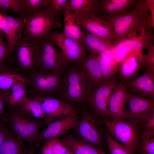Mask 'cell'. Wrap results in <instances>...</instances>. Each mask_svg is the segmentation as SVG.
Masks as SVG:
<instances>
[{"mask_svg": "<svg viewBox=\"0 0 154 154\" xmlns=\"http://www.w3.org/2000/svg\"><path fill=\"white\" fill-rule=\"evenodd\" d=\"M154 0H136L128 13L108 20L118 41L136 37L143 33L150 25V10Z\"/></svg>", "mask_w": 154, "mask_h": 154, "instance_id": "obj_1", "label": "cell"}, {"mask_svg": "<svg viewBox=\"0 0 154 154\" xmlns=\"http://www.w3.org/2000/svg\"><path fill=\"white\" fill-rule=\"evenodd\" d=\"M98 116L95 112L94 114L86 111L82 112L73 129L76 138L101 150L104 135L102 120Z\"/></svg>", "mask_w": 154, "mask_h": 154, "instance_id": "obj_2", "label": "cell"}, {"mask_svg": "<svg viewBox=\"0 0 154 154\" xmlns=\"http://www.w3.org/2000/svg\"><path fill=\"white\" fill-rule=\"evenodd\" d=\"M58 19L49 10L44 7L27 18L23 35L40 41L53 29L62 28V24Z\"/></svg>", "mask_w": 154, "mask_h": 154, "instance_id": "obj_3", "label": "cell"}, {"mask_svg": "<svg viewBox=\"0 0 154 154\" xmlns=\"http://www.w3.org/2000/svg\"><path fill=\"white\" fill-rule=\"evenodd\" d=\"M70 69L60 84L59 88L64 101L71 104L83 102L88 95L84 73L81 66Z\"/></svg>", "mask_w": 154, "mask_h": 154, "instance_id": "obj_4", "label": "cell"}, {"mask_svg": "<svg viewBox=\"0 0 154 154\" xmlns=\"http://www.w3.org/2000/svg\"><path fill=\"white\" fill-rule=\"evenodd\" d=\"M60 74L36 70L29 78L30 88L27 96L30 98L54 97L60 83Z\"/></svg>", "mask_w": 154, "mask_h": 154, "instance_id": "obj_5", "label": "cell"}, {"mask_svg": "<svg viewBox=\"0 0 154 154\" xmlns=\"http://www.w3.org/2000/svg\"><path fill=\"white\" fill-rule=\"evenodd\" d=\"M113 137L132 153L137 150L140 132L138 124L129 122L121 118L102 120Z\"/></svg>", "mask_w": 154, "mask_h": 154, "instance_id": "obj_6", "label": "cell"}, {"mask_svg": "<svg viewBox=\"0 0 154 154\" xmlns=\"http://www.w3.org/2000/svg\"><path fill=\"white\" fill-rule=\"evenodd\" d=\"M46 37L54 43L66 64L70 63L80 64L87 56L86 50L81 42L67 37L63 33L52 31Z\"/></svg>", "mask_w": 154, "mask_h": 154, "instance_id": "obj_7", "label": "cell"}, {"mask_svg": "<svg viewBox=\"0 0 154 154\" xmlns=\"http://www.w3.org/2000/svg\"><path fill=\"white\" fill-rule=\"evenodd\" d=\"M66 64L51 40L46 37L40 41L36 55L37 70L60 74Z\"/></svg>", "mask_w": 154, "mask_h": 154, "instance_id": "obj_8", "label": "cell"}, {"mask_svg": "<svg viewBox=\"0 0 154 154\" xmlns=\"http://www.w3.org/2000/svg\"><path fill=\"white\" fill-rule=\"evenodd\" d=\"M40 41L23 35L13 51L15 60L19 69L28 78L37 70L36 55Z\"/></svg>", "mask_w": 154, "mask_h": 154, "instance_id": "obj_9", "label": "cell"}, {"mask_svg": "<svg viewBox=\"0 0 154 154\" xmlns=\"http://www.w3.org/2000/svg\"><path fill=\"white\" fill-rule=\"evenodd\" d=\"M114 76L107 80L88 96L86 100L94 112L104 120H110V98L116 82Z\"/></svg>", "mask_w": 154, "mask_h": 154, "instance_id": "obj_10", "label": "cell"}, {"mask_svg": "<svg viewBox=\"0 0 154 154\" xmlns=\"http://www.w3.org/2000/svg\"><path fill=\"white\" fill-rule=\"evenodd\" d=\"M79 118L78 113L68 115L48 125L46 129L39 133L35 140L34 146L38 148L43 141L63 135L76 125Z\"/></svg>", "mask_w": 154, "mask_h": 154, "instance_id": "obj_11", "label": "cell"}, {"mask_svg": "<svg viewBox=\"0 0 154 154\" xmlns=\"http://www.w3.org/2000/svg\"><path fill=\"white\" fill-rule=\"evenodd\" d=\"M141 76L124 82L128 92L154 101V66L144 68Z\"/></svg>", "mask_w": 154, "mask_h": 154, "instance_id": "obj_12", "label": "cell"}, {"mask_svg": "<svg viewBox=\"0 0 154 154\" xmlns=\"http://www.w3.org/2000/svg\"><path fill=\"white\" fill-rule=\"evenodd\" d=\"M45 116L47 125L68 115L77 113L71 104L54 97L38 98Z\"/></svg>", "mask_w": 154, "mask_h": 154, "instance_id": "obj_13", "label": "cell"}, {"mask_svg": "<svg viewBox=\"0 0 154 154\" xmlns=\"http://www.w3.org/2000/svg\"><path fill=\"white\" fill-rule=\"evenodd\" d=\"M128 112L125 120L138 124L146 116L154 112V101L139 96L128 92Z\"/></svg>", "mask_w": 154, "mask_h": 154, "instance_id": "obj_14", "label": "cell"}, {"mask_svg": "<svg viewBox=\"0 0 154 154\" xmlns=\"http://www.w3.org/2000/svg\"><path fill=\"white\" fill-rule=\"evenodd\" d=\"M79 64L84 73L89 95L106 81L97 54L90 52L83 62Z\"/></svg>", "mask_w": 154, "mask_h": 154, "instance_id": "obj_15", "label": "cell"}, {"mask_svg": "<svg viewBox=\"0 0 154 154\" xmlns=\"http://www.w3.org/2000/svg\"><path fill=\"white\" fill-rule=\"evenodd\" d=\"M79 18L85 31L110 42L115 46L118 42L107 20L96 15L86 18Z\"/></svg>", "mask_w": 154, "mask_h": 154, "instance_id": "obj_16", "label": "cell"}, {"mask_svg": "<svg viewBox=\"0 0 154 154\" xmlns=\"http://www.w3.org/2000/svg\"><path fill=\"white\" fill-rule=\"evenodd\" d=\"M4 19L2 26L11 54L21 39L25 28L27 18H15L3 13Z\"/></svg>", "mask_w": 154, "mask_h": 154, "instance_id": "obj_17", "label": "cell"}, {"mask_svg": "<svg viewBox=\"0 0 154 154\" xmlns=\"http://www.w3.org/2000/svg\"><path fill=\"white\" fill-rule=\"evenodd\" d=\"M128 91L123 81L116 82L111 95L108 104L109 113L111 117L125 120L127 116Z\"/></svg>", "mask_w": 154, "mask_h": 154, "instance_id": "obj_18", "label": "cell"}, {"mask_svg": "<svg viewBox=\"0 0 154 154\" xmlns=\"http://www.w3.org/2000/svg\"><path fill=\"white\" fill-rule=\"evenodd\" d=\"M136 0H101L96 15L106 20L112 19L127 13L133 9Z\"/></svg>", "mask_w": 154, "mask_h": 154, "instance_id": "obj_19", "label": "cell"}, {"mask_svg": "<svg viewBox=\"0 0 154 154\" xmlns=\"http://www.w3.org/2000/svg\"><path fill=\"white\" fill-rule=\"evenodd\" d=\"M26 115L19 108H7L5 117L2 121L18 139L28 143L25 122Z\"/></svg>", "mask_w": 154, "mask_h": 154, "instance_id": "obj_20", "label": "cell"}, {"mask_svg": "<svg viewBox=\"0 0 154 154\" xmlns=\"http://www.w3.org/2000/svg\"><path fill=\"white\" fill-rule=\"evenodd\" d=\"M142 50L128 53L118 64L119 77L125 82L136 78L141 67Z\"/></svg>", "mask_w": 154, "mask_h": 154, "instance_id": "obj_21", "label": "cell"}, {"mask_svg": "<svg viewBox=\"0 0 154 154\" xmlns=\"http://www.w3.org/2000/svg\"><path fill=\"white\" fill-rule=\"evenodd\" d=\"M151 28L149 26L143 33L136 37L119 41L114 47L126 54L146 48L149 42L153 39Z\"/></svg>", "mask_w": 154, "mask_h": 154, "instance_id": "obj_22", "label": "cell"}, {"mask_svg": "<svg viewBox=\"0 0 154 154\" xmlns=\"http://www.w3.org/2000/svg\"><path fill=\"white\" fill-rule=\"evenodd\" d=\"M62 13L64 21L63 33L67 37L81 42L84 32L82 30L79 16L68 9Z\"/></svg>", "mask_w": 154, "mask_h": 154, "instance_id": "obj_23", "label": "cell"}, {"mask_svg": "<svg viewBox=\"0 0 154 154\" xmlns=\"http://www.w3.org/2000/svg\"><path fill=\"white\" fill-rule=\"evenodd\" d=\"M99 0H69L68 9L80 17L86 18L95 15Z\"/></svg>", "mask_w": 154, "mask_h": 154, "instance_id": "obj_24", "label": "cell"}, {"mask_svg": "<svg viewBox=\"0 0 154 154\" xmlns=\"http://www.w3.org/2000/svg\"><path fill=\"white\" fill-rule=\"evenodd\" d=\"M61 141L73 154H106L102 150L83 142L70 135H64Z\"/></svg>", "mask_w": 154, "mask_h": 154, "instance_id": "obj_25", "label": "cell"}, {"mask_svg": "<svg viewBox=\"0 0 154 154\" xmlns=\"http://www.w3.org/2000/svg\"><path fill=\"white\" fill-rule=\"evenodd\" d=\"M31 150L10 130L0 148V154H28Z\"/></svg>", "mask_w": 154, "mask_h": 154, "instance_id": "obj_26", "label": "cell"}, {"mask_svg": "<svg viewBox=\"0 0 154 154\" xmlns=\"http://www.w3.org/2000/svg\"><path fill=\"white\" fill-rule=\"evenodd\" d=\"M81 43L85 50L97 54L110 50L115 46L112 43L86 31Z\"/></svg>", "mask_w": 154, "mask_h": 154, "instance_id": "obj_27", "label": "cell"}, {"mask_svg": "<svg viewBox=\"0 0 154 154\" xmlns=\"http://www.w3.org/2000/svg\"><path fill=\"white\" fill-rule=\"evenodd\" d=\"M28 86L25 83L19 82L6 91L5 101L7 108L17 107L27 97Z\"/></svg>", "mask_w": 154, "mask_h": 154, "instance_id": "obj_28", "label": "cell"}, {"mask_svg": "<svg viewBox=\"0 0 154 154\" xmlns=\"http://www.w3.org/2000/svg\"><path fill=\"white\" fill-rule=\"evenodd\" d=\"M111 49L97 54L105 81L114 76L118 71V64L114 60Z\"/></svg>", "mask_w": 154, "mask_h": 154, "instance_id": "obj_29", "label": "cell"}, {"mask_svg": "<svg viewBox=\"0 0 154 154\" xmlns=\"http://www.w3.org/2000/svg\"><path fill=\"white\" fill-rule=\"evenodd\" d=\"M19 82L29 85V79L11 68L0 73V90H8Z\"/></svg>", "mask_w": 154, "mask_h": 154, "instance_id": "obj_30", "label": "cell"}, {"mask_svg": "<svg viewBox=\"0 0 154 154\" xmlns=\"http://www.w3.org/2000/svg\"><path fill=\"white\" fill-rule=\"evenodd\" d=\"M17 108L31 117L41 119L44 121L45 120V116L38 98H30L27 97Z\"/></svg>", "mask_w": 154, "mask_h": 154, "instance_id": "obj_31", "label": "cell"}, {"mask_svg": "<svg viewBox=\"0 0 154 154\" xmlns=\"http://www.w3.org/2000/svg\"><path fill=\"white\" fill-rule=\"evenodd\" d=\"M14 13L19 17H27L25 0H0V11Z\"/></svg>", "mask_w": 154, "mask_h": 154, "instance_id": "obj_32", "label": "cell"}, {"mask_svg": "<svg viewBox=\"0 0 154 154\" xmlns=\"http://www.w3.org/2000/svg\"><path fill=\"white\" fill-rule=\"evenodd\" d=\"M137 151L141 154H154V131L140 133Z\"/></svg>", "mask_w": 154, "mask_h": 154, "instance_id": "obj_33", "label": "cell"}, {"mask_svg": "<svg viewBox=\"0 0 154 154\" xmlns=\"http://www.w3.org/2000/svg\"><path fill=\"white\" fill-rule=\"evenodd\" d=\"M68 0H45L44 7L49 10L58 18L60 13L68 9Z\"/></svg>", "mask_w": 154, "mask_h": 154, "instance_id": "obj_34", "label": "cell"}, {"mask_svg": "<svg viewBox=\"0 0 154 154\" xmlns=\"http://www.w3.org/2000/svg\"><path fill=\"white\" fill-rule=\"evenodd\" d=\"M104 137L107 143L110 154H132L111 135L106 134Z\"/></svg>", "mask_w": 154, "mask_h": 154, "instance_id": "obj_35", "label": "cell"}, {"mask_svg": "<svg viewBox=\"0 0 154 154\" xmlns=\"http://www.w3.org/2000/svg\"><path fill=\"white\" fill-rule=\"evenodd\" d=\"M153 40L149 42L146 49L147 50V53L143 54L141 67L144 68L154 66V45Z\"/></svg>", "mask_w": 154, "mask_h": 154, "instance_id": "obj_36", "label": "cell"}, {"mask_svg": "<svg viewBox=\"0 0 154 154\" xmlns=\"http://www.w3.org/2000/svg\"><path fill=\"white\" fill-rule=\"evenodd\" d=\"M25 1L27 17L43 9L45 0H25Z\"/></svg>", "mask_w": 154, "mask_h": 154, "instance_id": "obj_37", "label": "cell"}, {"mask_svg": "<svg viewBox=\"0 0 154 154\" xmlns=\"http://www.w3.org/2000/svg\"><path fill=\"white\" fill-rule=\"evenodd\" d=\"M139 124L141 125L142 131H154V112L145 116Z\"/></svg>", "mask_w": 154, "mask_h": 154, "instance_id": "obj_38", "label": "cell"}, {"mask_svg": "<svg viewBox=\"0 0 154 154\" xmlns=\"http://www.w3.org/2000/svg\"><path fill=\"white\" fill-rule=\"evenodd\" d=\"M11 55L7 43L3 37V32L0 31V63H3L6 58Z\"/></svg>", "mask_w": 154, "mask_h": 154, "instance_id": "obj_39", "label": "cell"}, {"mask_svg": "<svg viewBox=\"0 0 154 154\" xmlns=\"http://www.w3.org/2000/svg\"><path fill=\"white\" fill-rule=\"evenodd\" d=\"M52 148L53 154H65L69 149L57 137L53 138Z\"/></svg>", "mask_w": 154, "mask_h": 154, "instance_id": "obj_40", "label": "cell"}, {"mask_svg": "<svg viewBox=\"0 0 154 154\" xmlns=\"http://www.w3.org/2000/svg\"><path fill=\"white\" fill-rule=\"evenodd\" d=\"M53 138L45 140L39 154H53L52 146Z\"/></svg>", "mask_w": 154, "mask_h": 154, "instance_id": "obj_41", "label": "cell"}, {"mask_svg": "<svg viewBox=\"0 0 154 154\" xmlns=\"http://www.w3.org/2000/svg\"><path fill=\"white\" fill-rule=\"evenodd\" d=\"M6 91L0 90V120H3L6 114L5 94Z\"/></svg>", "mask_w": 154, "mask_h": 154, "instance_id": "obj_42", "label": "cell"}, {"mask_svg": "<svg viewBox=\"0 0 154 154\" xmlns=\"http://www.w3.org/2000/svg\"><path fill=\"white\" fill-rule=\"evenodd\" d=\"M10 129L2 120H0V148Z\"/></svg>", "mask_w": 154, "mask_h": 154, "instance_id": "obj_43", "label": "cell"}, {"mask_svg": "<svg viewBox=\"0 0 154 154\" xmlns=\"http://www.w3.org/2000/svg\"><path fill=\"white\" fill-rule=\"evenodd\" d=\"M11 68L4 63H0V73L9 69Z\"/></svg>", "mask_w": 154, "mask_h": 154, "instance_id": "obj_44", "label": "cell"}, {"mask_svg": "<svg viewBox=\"0 0 154 154\" xmlns=\"http://www.w3.org/2000/svg\"><path fill=\"white\" fill-rule=\"evenodd\" d=\"M4 19L3 14L0 13V31L2 30V26L3 22Z\"/></svg>", "mask_w": 154, "mask_h": 154, "instance_id": "obj_45", "label": "cell"}, {"mask_svg": "<svg viewBox=\"0 0 154 154\" xmlns=\"http://www.w3.org/2000/svg\"><path fill=\"white\" fill-rule=\"evenodd\" d=\"M65 154H73L71 151L69 149L68 150Z\"/></svg>", "mask_w": 154, "mask_h": 154, "instance_id": "obj_46", "label": "cell"}, {"mask_svg": "<svg viewBox=\"0 0 154 154\" xmlns=\"http://www.w3.org/2000/svg\"><path fill=\"white\" fill-rule=\"evenodd\" d=\"M28 154H36L34 152L33 150H31L30 152Z\"/></svg>", "mask_w": 154, "mask_h": 154, "instance_id": "obj_47", "label": "cell"}]
</instances>
